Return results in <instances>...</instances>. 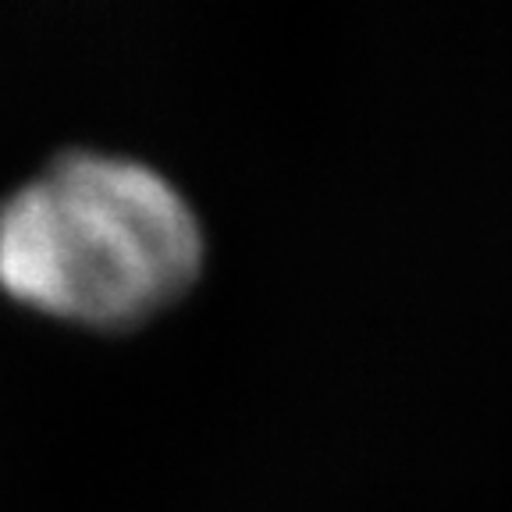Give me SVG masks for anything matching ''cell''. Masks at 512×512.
I'll list each match as a JSON object with an SVG mask.
<instances>
[{
	"instance_id": "cell-1",
	"label": "cell",
	"mask_w": 512,
	"mask_h": 512,
	"mask_svg": "<svg viewBox=\"0 0 512 512\" xmlns=\"http://www.w3.org/2000/svg\"><path fill=\"white\" fill-rule=\"evenodd\" d=\"M203 260L196 210L143 160L64 153L0 203V292L68 328H146L196 288Z\"/></svg>"
}]
</instances>
